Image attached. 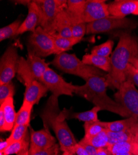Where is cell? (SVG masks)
I'll use <instances>...</instances> for the list:
<instances>
[{
	"label": "cell",
	"instance_id": "obj_1",
	"mask_svg": "<svg viewBox=\"0 0 138 155\" xmlns=\"http://www.w3.org/2000/svg\"><path fill=\"white\" fill-rule=\"evenodd\" d=\"M118 36V44L110 57L111 70L106 78L108 87L117 90L127 81L131 60L138 58V37L128 30H123Z\"/></svg>",
	"mask_w": 138,
	"mask_h": 155
},
{
	"label": "cell",
	"instance_id": "obj_2",
	"mask_svg": "<svg viewBox=\"0 0 138 155\" xmlns=\"http://www.w3.org/2000/svg\"><path fill=\"white\" fill-rule=\"evenodd\" d=\"M108 84L105 77L94 76L82 86H76L74 94L92 102L101 110H107L121 117H130V114L107 94Z\"/></svg>",
	"mask_w": 138,
	"mask_h": 155
},
{
	"label": "cell",
	"instance_id": "obj_3",
	"mask_svg": "<svg viewBox=\"0 0 138 155\" xmlns=\"http://www.w3.org/2000/svg\"><path fill=\"white\" fill-rule=\"evenodd\" d=\"M41 117L45 128L48 125L53 129L60 150L63 152L69 151L75 154L74 148L78 142L66 122V111L59 112L58 98L52 96L48 101L47 107Z\"/></svg>",
	"mask_w": 138,
	"mask_h": 155
},
{
	"label": "cell",
	"instance_id": "obj_4",
	"mask_svg": "<svg viewBox=\"0 0 138 155\" xmlns=\"http://www.w3.org/2000/svg\"><path fill=\"white\" fill-rule=\"evenodd\" d=\"M51 64L63 73L77 76L85 81L94 76H100L107 78V74L105 72L84 63L74 54L63 52L56 55Z\"/></svg>",
	"mask_w": 138,
	"mask_h": 155
},
{
	"label": "cell",
	"instance_id": "obj_5",
	"mask_svg": "<svg viewBox=\"0 0 138 155\" xmlns=\"http://www.w3.org/2000/svg\"><path fill=\"white\" fill-rule=\"evenodd\" d=\"M17 73L26 86L23 101L33 106L38 104L41 98L48 91V88L35 78L28 65L27 60L23 57L19 58Z\"/></svg>",
	"mask_w": 138,
	"mask_h": 155
},
{
	"label": "cell",
	"instance_id": "obj_6",
	"mask_svg": "<svg viewBox=\"0 0 138 155\" xmlns=\"http://www.w3.org/2000/svg\"><path fill=\"white\" fill-rule=\"evenodd\" d=\"M40 15V26L49 34L56 35V23L59 12L67 6L66 0H37Z\"/></svg>",
	"mask_w": 138,
	"mask_h": 155
},
{
	"label": "cell",
	"instance_id": "obj_7",
	"mask_svg": "<svg viewBox=\"0 0 138 155\" xmlns=\"http://www.w3.org/2000/svg\"><path fill=\"white\" fill-rule=\"evenodd\" d=\"M137 26L138 22L133 19L108 16L105 18L87 24L86 34H102L120 29L132 31Z\"/></svg>",
	"mask_w": 138,
	"mask_h": 155
},
{
	"label": "cell",
	"instance_id": "obj_8",
	"mask_svg": "<svg viewBox=\"0 0 138 155\" xmlns=\"http://www.w3.org/2000/svg\"><path fill=\"white\" fill-rule=\"evenodd\" d=\"M27 51L42 58L56 54L53 36L39 26L29 37Z\"/></svg>",
	"mask_w": 138,
	"mask_h": 155
},
{
	"label": "cell",
	"instance_id": "obj_9",
	"mask_svg": "<svg viewBox=\"0 0 138 155\" xmlns=\"http://www.w3.org/2000/svg\"><path fill=\"white\" fill-rule=\"evenodd\" d=\"M114 98L131 116L138 119V90L131 81L127 80L120 86Z\"/></svg>",
	"mask_w": 138,
	"mask_h": 155
},
{
	"label": "cell",
	"instance_id": "obj_10",
	"mask_svg": "<svg viewBox=\"0 0 138 155\" xmlns=\"http://www.w3.org/2000/svg\"><path fill=\"white\" fill-rule=\"evenodd\" d=\"M42 83L52 93V96L58 98L63 95L72 96L76 86L66 82L63 78L49 68L43 76Z\"/></svg>",
	"mask_w": 138,
	"mask_h": 155
},
{
	"label": "cell",
	"instance_id": "obj_11",
	"mask_svg": "<svg viewBox=\"0 0 138 155\" xmlns=\"http://www.w3.org/2000/svg\"><path fill=\"white\" fill-rule=\"evenodd\" d=\"M19 58L17 47L9 46L0 59V85L12 81L15 77Z\"/></svg>",
	"mask_w": 138,
	"mask_h": 155
},
{
	"label": "cell",
	"instance_id": "obj_12",
	"mask_svg": "<svg viewBox=\"0 0 138 155\" xmlns=\"http://www.w3.org/2000/svg\"><path fill=\"white\" fill-rule=\"evenodd\" d=\"M110 16L108 5L103 0H87L82 21L85 24L105 18Z\"/></svg>",
	"mask_w": 138,
	"mask_h": 155
},
{
	"label": "cell",
	"instance_id": "obj_13",
	"mask_svg": "<svg viewBox=\"0 0 138 155\" xmlns=\"http://www.w3.org/2000/svg\"><path fill=\"white\" fill-rule=\"evenodd\" d=\"M56 144V138L50 132L48 128L40 130H30L29 148L35 150H43L50 148Z\"/></svg>",
	"mask_w": 138,
	"mask_h": 155
},
{
	"label": "cell",
	"instance_id": "obj_14",
	"mask_svg": "<svg viewBox=\"0 0 138 155\" xmlns=\"http://www.w3.org/2000/svg\"><path fill=\"white\" fill-rule=\"evenodd\" d=\"M108 5L110 16L124 18L134 15L138 8V0H115Z\"/></svg>",
	"mask_w": 138,
	"mask_h": 155
},
{
	"label": "cell",
	"instance_id": "obj_15",
	"mask_svg": "<svg viewBox=\"0 0 138 155\" xmlns=\"http://www.w3.org/2000/svg\"><path fill=\"white\" fill-rule=\"evenodd\" d=\"M27 7V15L25 20L22 22L16 36L27 32H33L37 28L40 26V15L38 5L35 1H30Z\"/></svg>",
	"mask_w": 138,
	"mask_h": 155
},
{
	"label": "cell",
	"instance_id": "obj_16",
	"mask_svg": "<svg viewBox=\"0 0 138 155\" xmlns=\"http://www.w3.org/2000/svg\"><path fill=\"white\" fill-rule=\"evenodd\" d=\"M26 60L35 78L41 82L43 74L50 68L49 63H47L43 58L37 57L29 51L27 52Z\"/></svg>",
	"mask_w": 138,
	"mask_h": 155
},
{
	"label": "cell",
	"instance_id": "obj_17",
	"mask_svg": "<svg viewBox=\"0 0 138 155\" xmlns=\"http://www.w3.org/2000/svg\"><path fill=\"white\" fill-rule=\"evenodd\" d=\"M87 0H68L66 12L70 19L71 25L74 23L84 22L82 15Z\"/></svg>",
	"mask_w": 138,
	"mask_h": 155
},
{
	"label": "cell",
	"instance_id": "obj_18",
	"mask_svg": "<svg viewBox=\"0 0 138 155\" xmlns=\"http://www.w3.org/2000/svg\"><path fill=\"white\" fill-rule=\"evenodd\" d=\"M0 111L3 112L6 121L4 132L12 131L15 125L17 114L15 110L13 97L7 99L1 104Z\"/></svg>",
	"mask_w": 138,
	"mask_h": 155
},
{
	"label": "cell",
	"instance_id": "obj_19",
	"mask_svg": "<svg viewBox=\"0 0 138 155\" xmlns=\"http://www.w3.org/2000/svg\"><path fill=\"white\" fill-rule=\"evenodd\" d=\"M105 129L112 132H121L130 130L138 125V119L134 116L113 122H104Z\"/></svg>",
	"mask_w": 138,
	"mask_h": 155
},
{
	"label": "cell",
	"instance_id": "obj_20",
	"mask_svg": "<svg viewBox=\"0 0 138 155\" xmlns=\"http://www.w3.org/2000/svg\"><path fill=\"white\" fill-rule=\"evenodd\" d=\"M82 61L84 63L94 67L104 72L108 73L111 70L110 57H104L92 54H87L82 57Z\"/></svg>",
	"mask_w": 138,
	"mask_h": 155
},
{
	"label": "cell",
	"instance_id": "obj_21",
	"mask_svg": "<svg viewBox=\"0 0 138 155\" xmlns=\"http://www.w3.org/2000/svg\"><path fill=\"white\" fill-rule=\"evenodd\" d=\"M67 7V6H66ZM63 9L58 16L56 23V35L63 37H72V31L70 19L66 8Z\"/></svg>",
	"mask_w": 138,
	"mask_h": 155
},
{
	"label": "cell",
	"instance_id": "obj_22",
	"mask_svg": "<svg viewBox=\"0 0 138 155\" xmlns=\"http://www.w3.org/2000/svg\"><path fill=\"white\" fill-rule=\"evenodd\" d=\"M55 44L56 55L66 52L71 50L74 45L79 43L82 39L72 37H63L57 35H52Z\"/></svg>",
	"mask_w": 138,
	"mask_h": 155
},
{
	"label": "cell",
	"instance_id": "obj_23",
	"mask_svg": "<svg viewBox=\"0 0 138 155\" xmlns=\"http://www.w3.org/2000/svg\"><path fill=\"white\" fill-rule=\"evenodd\" d=\"M99 111H101L100 108L97 106H94L90 110L82 112H73L70 115H68V112L66 111V115L67 119H76L79 121L86 123L98 120V113Z\"/></svg>",
	"mask_w": 138,
	"mask_h": 155
},
{
	"label": "cell",
	"instance_id": "obj_24",
	"mask_svg": "<svg viewBox=\"0 0 138 155\" xmlns=\"http://www.w3.org/2000/svg\"><path fill=\"white\" fill-rule=\"evenodd\" d=\"M138 128V125L132 128L131 129L125 132H112L108 130L107 134L108 137L109 145L119 143V142L131 141L135 140V132Z\"/></svg>",
	"mask_w": 138,
	"mask_h": 155
},
{
	"label": "cell",
	"instance_id": "obj_25",
	"mask_svg": "<svg viewBox=\"0 0 138 155\" xmlns=\"http://www.w3.org/2000/svg\"><path fill=\"white\" fill-rule=\"evenodd\" d=\"M34 106L30 103L24 101L22 104L17 112L16 119L14 125H27L29 126L31 113Z\"/></svg>",
	"mask_w": 138,
	"mask_h": 155
},
{
	"label": "cell",
	"instance_id": "obj_26",
	"mask_svg": "<svg viewBox=\"0 0 138 155\" xmlns=\"http://www.w3.org/2000/svg\"><path fill=\"white\" fill-rule=\"evenodd\" d=\"M84 128L85 131L84 138L86 139L92 138L106 130L104 122L100 121V120L95 122L84 123Z\"/></svg>",
	"mask_w": 138,
	"mask_h": 155
},
{
	"label": "cell",
	"instance_id": "obj_27",
	"mask_svg": "<svg viewBox=\"0 0 138 155\" xmlns=\"http://www.w3.org/2000/svg\"><path fill=\"white\" fill-rule=\"evenodd\" d=\"M30 140L28 136L24 140L10 144L3 151L0 152V155H11L18 154L21 151L29 148Z\"/></svg>",
	"mask_w": 138,
	"mask_h": 155
},
{
	"label": "cell",
	"instance_id": "obj_28",
	"mask_svg": "<svg viewBox=\"0 0 138 155\" xmlns=\"http://www.w3.org/2000/svg\"><path fill=\"white\" fill-rule=\"evenodd\" d=\"M27 125H14L11 135L6 140L8 146L14 142L21 141L28 136Z\"/></svg>",
	"mask_w": 138,
	"mask_h": 155
},
{
	"label": "cell",
	"instance_id": "obj_29",
	"mask_svg": "<svg viewBox=\"0 0 138 155\" xmlns=\"http://www.w3.org/2000/svg\"><path fill=\"white\" fill-rule=\"evenodd\" d=\"M21 24V20L18 19L0 29V41L2 42L8 38L16 37Z\"/></svg>",
	"mask_w": 138,
	"mask_h": 155
},
{
	"label": "cell",
	"instance_id": "obj_30",
	"mask_svg": "<svg viewBox=\"0 0 138 155\" xmlns=\"http://www.w3.org/2000/svg\"><path fill=\"white\" fill-rule=\"evenodd\" d=\"M135 140L122 141L112 145H109L107 147V150L110 155H115L117 154L131 152L133 142Z\"/></svg>",
	"mask_w": 138,
	"mask_h": 155
},
{
	"label": "cell",
	"instance_id": "obj_31",
	"mask_svg": "<svg viewBox=\"0 0 138 155\" xmlns=\"http://www.w3.org/2000/svg\"><path fill=\"white\" fill-rule=\"evenodd\" d=\"M82 139L97 149L107 148L109 145L108 137L107 130L102 131L92 138L88 139L83 138Z\"/></svg>",
	"mask_w": 138,
	"mask_h": 155
},
{
	"label": "cell",
	"instance_id": "obj_32",
	"mask_svg": "<svg viewBox=\"0 0 138 155\" xmlns=\"http://www.w3.org/2000/svg\"><path fill=\"white\" fill-rule=\"evenodd\" d=\"M114 42L111 40H107L103 44L94 46L91 49V54L104 57H110L112 54Z\"/></svg>",
	"mask_w": 138,
	"mask_h": 155
},
{
	"label": "cell",
	"instance_id": "obj_33",
	"mask_svg": "<svg viewBox=\"0 0 138 155\" xmlns=\"http://www.w3.org/2000/svg\"><path fill=\"white\" fill-rule=\"evenodd\" d=\"M14 95V85L12 81L0 85V104L8 98L13 97Z\"/></svg>",
	"mask_w": 138,
	"mask_h": 155
},
{
	"label": "cell",
	"instance_id": "obj_34",
	"mask_svg": "<svg viewBox=\"0 0 138 155\" xmlns=\"http://www.w3.org/2000/svg\"><path fill=\"white\" fill-rule=\"evenodd\" d=\"M71 31L73 37L82 39L87 32V24L84 22L71 24Z\"/></svg>",
	"mask_w": 138,
	"mask_h": 155
},
{
	"label": "cell",
	"instance_id": "obj_35",
	"mask_svg": "<svg viewBox=\"0 0 138 155\" xmlns=\"http://www.w3.org/2000/svg\"><path fill=\"white\" fill-rule=\"evenodd\" d=\"M59 145L57 143L51 148L43 150H35L29 148V155H53L59 152Z\"/></svg>",
	"mask_w": 138,
	"mask_h": 155
},
{
	"label": "cell",
	"instance_id": "obj_36",
	"mask_svg": "<svg viewBox=\"0 0 138 155\" xmlns=\"http://www.w3.org/2000/svg\"><path fill=\"white\" fill-rule=\"evenodd\" d=\"M127 80L131 81L138 87V71L130 64L127 73Z\"/></svg>",
	"mask_w": 138,
	"mask_h": 155
},
{
	"label": "cell",
	"instance_id": "obj_37",
	"mask_svg": "<svg viewBox=\"0 0 138 155\" xmlns=\"http://www.w3.org/2000/svg\"><path fill=\"white\" fill-rule=\"evenodd\" d=\"M79 143L81 144L87 151V152L88 153L89 155H97V151L98 149L95 148L94 147L92 146L89 143L86 142L84 140L82 139L80 141H79Z\"/></svg>",
	"mask_w": 138,
	"mask_h": 155
},
{
	"label": "cell",
	"instance_id": "obj_38",
	"mask_svg": "<svg viewBox=\"0 0 138 155\" xmlns=\"http://www.w3.org/2000/svg\"><path fill=\"white\" fill-rule=\"evenodd\" d=\"M74 153L76 155H89L85 148L79 143V142L74 148Z\"/></svg>",
	"mask_w": 138,
	"mask_h": 155
},
{
	"label": "cell",
	"instance_id": "obj_39",
	"mask_svg": "<svg viewBox=\"0 0 138 155\" xmlns=\"http://www.w3.org/2000/svg\"><path fill=\"white\" fill-rule=\"evenodd\" d=\"M6 125V121L4 117V115L2 112L0 111V130L1 132H4L5 127Z\"/></svg>",
	"mask_w": 138,
	"mask_h": 155
},
{
	"label": "cell",
	"instance_id": "obj_40",
	"mask_svg": "<svg viewBox=\"0 0 138 155\" xmlns=\"http://www.w3.org/2000/svg\"><path fill=\"white\" fill-rule=\"evenodd\" d=\"M131 153L133 155H138V141L136 140H135L133 142Z\"/></svg>",
	"mask_w": 138,
	"mask_h": 155
},
{
	"label": "cell",
	"instance_id": "obj_41",
	"mask_svg": "<svg viewBox=\"0 0 138 155\" xmlns=\"http://www.w3.org/2000/svg\"><path fill=\"white\" fill-rule=\"evenodd\" d=\"M8 147V144L6 140L3 141V140H1V141H0V152L3 151Z\"/></svg>",
	"mask_w": 138,
	"mask_h": 155
},
{
	"label": "cell",
	"instance_id": "obj_42",
	"mask_svg": "<svg viewBox=\"0 0 138 155\" xmlns=\"http://www.w3.org/2000/svg\"><path fill=\"white\" fill-rule=\"evenodd\" d=\"M97 155H110L107 148H100L98 149Z\"/></svg>",
	"mask_w": 138,
	"mask_h": 155
},
{
	"label": "cell",
	"instance_id": "obj_43",
	"mask_svg": "<svg viewBox=\"0 0 138 155\" xmlns=\"http://www.w3.org/2000/svg\"><path fill=\"white\" fill-rule=\"evenodd\" d=\"M130 63L138 71V58H134L131 60Z\"/></svg>",
	"mask_w": 138,
	"mask_h": 155
},
{
	"label": "cell",
	"instance_id": "obj_44",
	"mask_svg": "<svg viewBox=\"0 0 138 155\" xmlns=\"http://www.w3.org/2000/svg\"><path fill=\"white\" fill-rule=\"evenodd\" d=\"M17 155H29V149L21 151V153L17 154Z\"/></svg>",
	"mask_w": 138,
	"mask_h": 155
},
{
	"label": "cell",
	"instance_id": "obj_45",
	"mask_svg": "<svg viewBox=\"0 0 138 155\" xmlns=\"http://www.w3.org/2000/svg\"><path fill=\"white\" fill-rule=\"evenodd\" d=\"M115 155H133L131 152L129 153H121V154H117Z\"/></svg>",
	"mask_w": 138,
	"mask_h": 155
},
{
	"label": "cell",
	"instance_id": "obj_46",
	"mask_svg": "<svg viewBox=\"0 0 138 155\" xmlns=\"http://www.w3.org/2000/svg\"><path fill=\"white\" fill-rule=\"evenodd\" d=\"M62 155H74V154H72L71 153L69 152V151H64Z\"/></svg>",
	"mask_w": 138,
	"mask_h": 155
},
{
	"label": "cell",
	"instance_id": "obj_47",
	"mask_svg": "<svg viewBox=\"0 0 138 155\" xmlns=\"http://www.w3.org/2000/svg\"><path fill=\"white\" fill-rule=\"evenodd\" d=\"M135 138L138 141V128L137 129V130L135 132Z\"/></svg>",
	"mask_w": 138,
	"mask_h": 155
},
{
	"label": "cell",
	"instance_id": "obj_48",
	"mask_svg": "<svg viewBox=\"0 0 138 155\" xmlns=\"http://www.w3.org/2000/svg\"><path fill=\"white\" fill-rule=\"evenodd\" d=\"M134 15H136V16H138V8H137V11H136V12L134 13Z\"/></svg>",
	"mask_w": 138,
	"mask_h": 155
},
{
	"label": "cell",
	"instance_id": "obj_49",
	"mask_svg": "<svg viewBox=\"0 0 138 155\" xmlns=\"http://www.w3.org/2000/svg\"><path fill=\"white\" fill-rule=\"evenodd\" d=\"M53 155H61V154H59V152H58V153H55V154H53Z\"/></svg>",
	"mask_w": 138,
	"mask_h": 155
}]
</instances>
